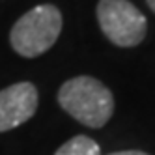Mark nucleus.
<instances>
[{
    "instance_id": "1",
    "label": "nucleus",
    "mask_w": 155,
    "mask_h": 155,
    "mask_svg": "<svg viewBox=\"0 0 155 155\" xmlns=\"http://www.w3.org/2000/svg\"><path fill=\"white\" fill-rule=\"evenodd\" d=\"M58 103L73 120L90 129H101L114 114L112 92L88 75L65 81L58 90Z\"/></svg>"
},
{
    "instance_id": "2",
    "label": "nucleus",
    "mask_w": 155,
    "mask_h": 155,
    "mask_svg": "<svg viewBox=\"0 0 155 155\" xmlns=\"http://www.w3.org/2000/svg\"><path fill=\"white\" fill-rule=\"evenodd\" d=\"M62 32V13L52 4H39L23 13L9 30V45L23 58L47 52Z\"/></svg>"
},
{
    "instance_id": "3",
    "label": "nucleus",
    "mask_w": 155,
    "mask_h": 155,
    "mask_svg": "<svg viewBox=\"0 0 155 155\" xmlns=\"http://www.w3.org/2000/svg\"><path fill=\"white\" fill-rule=\"evenodd\" d=\"M95 15L105 38L116 47H137L146 38V15L129 0H99Z\"/></svg>"
},
{
    "instance_id": "4",
    "label": "nucleus",
    "mask_w": 155,
    "mask_h": 155,
    "mask_svg": "<svg viewBox=\"0 0 155 155\" xmlns=\"http://www.w3.org/2000/svg\"><path fill=\"white\" fill-rule=\"evenodd\" d=\"M38 88L32 82H15L0 90V133L12 131L36 114Z\"/></svg>"
},
{
    "instance_id": "5",
    "label": "nucleus",
    "mask_w": 155,
    "mask_h": 155,
    "mask_svg": "<svg viewBox=\"0 0 155 155\" xmlns=\"http://www.w3.org/2000/svg\"><path fill=\"white\" fill-rule=\"evenodd\" d=\"M54 155H101V148L94 138L86 135H77L68 142H64L54 151Z\"/></svg>"
},
{
    "instance_id": "6",
    "label": "nucleus",
    "mask_w": 155,
    "mask_h": 155,
    "mask_svg": "<svg viewBox=\"0 0 155 155\" xmlns=\"http://www.w3.org/2000/svg\"><path fill=\"white\" fill-rule=\"evenodd\" d=\"M108 155H150V153L140 151V150H124V151H112Z\"/></svg>"
},
{
    "instance_id": "7",
    "label": "nucleus",
    "mask_w": 155,
    "mask_h": 155,
    "mask_svg": "<svg viewBox=\"0 0 155 155\" xmlns=\"http://www.w3.org/2000/svg\"><path fill=\"white\" fill-rule=\"evenodd\" d=\"M146 2H148V6H150V9H151V12L155 13V0H146Z\"/></svg>"
}]
</instances>
